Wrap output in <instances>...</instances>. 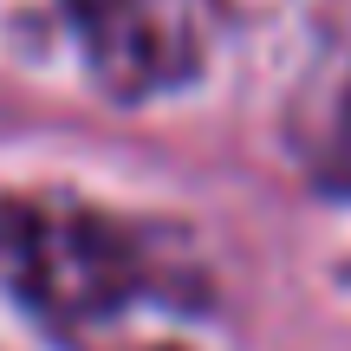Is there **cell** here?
I'll return each instance as SVG.
<instances>
[{"mask_svg":"<svg viewBox=\"0 0 351 351\" xmlns=\"http://www.w3.org/2000/svg\"><path fill=\"white\" fill-rule=\"evenodd\" d=\"M72 13L98 52V65L111 78H124L117 91H143L189 65L182 26L163 13V0H72Z\"/></svg>","mask_w":351,"mask_h":351,"instance_id":"cell-1","label":"cell"},{"mask_svg":"<svg viewBox=\"0 0 351 351\" xmlns=\"http://www.w3.org/2000/svg\"><path fill=\"white\" fill-rule=\"evenodd\" d=\"M326 176L351 195V91H345V104H339V124H332V163H326Z\"/></svg>","mask_w":351,"mask_h":351,"instance_id":"cell-2","label":"cell"}]
</instances>
